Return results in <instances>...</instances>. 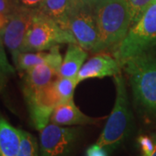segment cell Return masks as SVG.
I'll list each match as a JSON object with an SVG mask.
<instances>
[{
  "instance_id": "6da1fadb",
  "label": "cell",
  "mask_w": 156,
  "mask_h": 156,
  "mask_svg": "<svg viewBox=\"0 0 156 156\" xmlns=\"http://www.w3.org/2000/svg\"><path fill=\"white\" fill-rule=\"evenodd\" d=\"M99 31L94 53L115 50L131 27V16L125 0H96L93 6Z\"/></svg>"
},
{
  "instance_id": "7a4b0ae2",
  "label": "cell",
  "mask_w": 156,
  "mask_h": 156,
  "mask_svg": "<svg viewBox=\"0 0 156 156\" xmlns=\"http://www.w3.org/2000/svg\"><path fill=\"white\" fill-rule=\"evenodd\" d=\"M136 107L146 116L156 118V56L146 52L123 65Z\"/></svg>"
},
{
  "instance_id": "3957f363",
  "label": "cell",
  "mask_w": 156,
  "mask_h": 156,
  "mask_svg": "<svg viewBox=\"0 0 156 156\" xmlns=\"http://www.w3.org/2000/svg\"><path fill=\"white\" fill-rule=\"evenodd\" d=\"M116 97L114 108L96 143L108 152L122 145L133 131V115L128 98L125 81L121 74L114 76Z\"/></svg>"
},
{
  "instance_id": "277c9868",
  "label": "cell",
  "mask_w": 156,
  "mask_h": 156,
  "mask_svg": "<svg viewBox=\"0 0 156 156\" xmlns=\"http://www.w3.org/2000/svg\"><path fill=\"white\" fill-rule=\"evenodd\" d=\"M156 45V0H152L142 16L134 23L114 51L121 67L126 62L148 52Z\"/></svg>"
},
{
  "instance_id": "5b68a950",
  "label": "cell",
  "mask_w": 156,
  "mask_h": 156,
  "mask_svg": "<svg viewBox=\"0 0 156 156\" xmlns=\"http://www.w3.org/2000/svg\"><path fill=\"white\" fill-rule=\"evenodd\" d=\"M61 44H77L69 31L62 28L51 17L35 10L23 43L21 52L50 50Z\"/></svg>"
},
{
  "instance_id": "8992f818",
  "label": "cell",
  "mask_w": 156,
  "mask_h": 156,
  "mask_svg": "<svg viewBox=\"0 0 156 156\" xmlns=\"http://www.w3.org/2000/svg\"><path fill=\"white\" fill-rule=\"evenodd\" d=\"M23 91L30 121L35 128L40 131L48 125L55 108L62 102L56 89V79L44 87Z\"/></svg>"
},
{
  "instance_id": "52a82bcc",
  "label": "cell",
  "mask_w": 156,
  "mask_h": 156,
  "mask_svg": "<svg viewBox=\"0 0 156 156\" xmlns=\"http://www.w3.org/2000/svg\"><path fill=\"white\" fill-rule=\"evenodd\" d=\"M80 134V128L48 124L40 130V156H69Z\"/></svg>"
},
{
  "instance_id": "ba28073f",
  "label": "cell",
  "mask_w": 156,
  "mask_h": 156,
  "mask_svg": "<svg viewBox=\"0 0 156 156\" xmlns=\"http://www.w3.org/2000/svg\"><path fill=\"white\" fill-rule=\"evenodd\" d=\"M93 5L75 7L69 15V31L84 50L95 52L99 44V31Z\"/></svg>"
},
{
  "instance_id": "9c48e42d",
  "label": "cell",
  "mask_w": 156,
  "mask_h": 156,
  "mask_svg": "<svg viewBox=\"0 0 156 156\" xmlns=\"http://www.w3.org/2000/svg\"><path fill=\"white\" fill-rule=\"evenodd\" d=\"M33 11L21 6H17L9 15V21L2 31L4 44L10 51L14 63L21 53L23 43L31 21Z\"/></svg>"
},
{
  "instance_id": "30bf717a",
  "label": "cell",
  "mask_w": 156,
  "mask_h": 156,
  "mask_svg": "<svg viewBox=\"0 0 156 156\" xmlns=\"http://www.w3.org/2000/svg\"><path fill=\"white\" fill-rule=\"evenodd\" d=\"M121 71V65L115 56L101 53L90 58L82 66L76 79L78 83L89 78L115 76Z\"/></svg>"
},
{
  "instance_id": "8fae6325",
  "label": "cell",
  "mask_w": 156,
  "mask_h": 156,
  "mask_svg": "<svg viewBox=\"0 0 156 156\" xmlns=\"http://www.w3.org/2000/svg\"><path fill=\"white\" fill-rule=\"evenodd\" d=\"M99 118H93L84 115L76 104L74 101L62 102L55 108L50 117L51 123L60 126H75L95 124L99 122Z\"/></svg>"
},
{
  "instance_id": "7c38bea8",
  "label": "cell",
  "mask_w": 156,
  "mask_h": 156,
  "mask_svg": "<svg viewBox=\"0 0 156 156\" xmlns=\"http://www.w3.org/2000/svg\"><path fill=\"white\" fill-rule=\"evenodd\" d=\"M74 7V0H44L38 10L55 20L63 30L69 31V20Z\"/></svg>"
},
{
  "instance_id": "4fadbf2b",
  "label": "cell",
  "mask_w": 156,
  "mask_h": 156,
  "mask_svg": "<svg viewBox=\"0 0 156 156\" xmlns=\"http://www.w3.org/2000/svg\"><path fill=\"white\" fill-rule=\"evenodd\" d=\"M21 139V129L15 128L0 116V156H17Z\"/></svg>"
},
{
  "instance_id": "5bb4252c",
  "label": "cell",
  "mask_w": 156,
  "mask_h": 156,
  "mask_svg": "<svg viewBox=\"0 0 156 156\" xmlns=\"http://www.w3.org/2000/svg\"><path fill=\"white\" fill-rule=\"evenodd\" d=\"M88 56L86 50L78 44H69L59 69L58 77H76Z\"/></svg>"
},
{
  "instance_id": "9a60e30c",
  "label": "cell",
  "mask_w": 156,
  "mask_h": 156,
  "mask_svg": "<svg viewBox=\"0 0 156 156\" xmlns=\"http://www.w3.org/2000/svg\"><path fill=\"white\" fill-rule=\"evenodd\" d=\"M58 77V73L47 63H41L24 71L23 89H34L44 87Z\"/></svg>"
},
{
  "instance_id": "2e32d148",
  "label": "cell",
  "mask_w": 156,
  "mask_h": 156,
  "mask_svg": "<svg viewBox=\"0 0 156 156\" xmlns=\"http://www.w3.org/2000/svg\"><path fill=\"white\" fill-rule=\"evenodd\" d=\"M50 60V52H21L15 62V66L19 71H26L29 69L41 63H47Z\"/></svg>"
},
{
  "instance_id": "e0dca14e",
  "label": "cell",
  "mask_w": 156,
  "mask_h": 156,
  "mask_svg": "<svg viewBox=\"0 0 156 156\" xmlns=\"http://www.w3.org/2000/svg\"><path fill=\"white\" fill-rule=\"evenodd\" d=\"M78 84L76 77H57L56 86L62 102L73 100V95L76 86Z\"/></svg>"
},
{
  "instance_id": "ac0fdd59",
  "label": "cell",
  "mask_w": 156,
  "mask_h": 156,
  "mask_svg": "<svg viewBox=\"0 0 156 156\" xmlns=\"http://www.w3.org/2000/svg\"><path fill=\"white\" fill-rule=\"evenodd\" d=\"M22 139L17 156H38V145L31 134L21 130Z\"/></svg>"
},
{
  "instance_id": "d6986e66",
  "label": "cell",
  "mask_w": 156,
  "mask_h": 156,
  "mask_svg": "<svg viewBox=\"0 0 156 156\" xmlns=\"http://www.w3.org/2000/svg\"><path fill=\"white\" fill-rule=\"evenodd\" d=\"M128 4L130 16H131V26L137 22L142 16L146 9L148 7L152 0H125Z\"/></svg>"
},
{
  "instance_id": "ffe728a7",
  "label": "cell",
  "mask_w": 156,
  "mask_h": 156,
  "mask_svg": "<svg viewBox=\"0 0 156 156\" xmlns=\"http://www.w3.org/2000/svg\"><path fill=\"white\" fill-rule=\"evenodd\" d=\"M4 46L5 44L2 38V32H0V74L7 79L15 73V69L11 66L8 61Z\"/></svg>"
},
{
  "instance_id": "44dd1931",
  "label": "cell",
  "mask_w": 156,
  "mask_h": 156,
  "mask_svg": "<svg viewBox=\"0 0 156 156\" xmlns=\"http://www.w3.org/2000/svg\"><path fill=\"white\" fill-rule=\"evenodd\" d=\"M137 141L141 149V156H151L154 150V146H155L153 136L140 135Z\"/></svg>"
},
{
  "instance_id": "7402d4cb",
  "label": "cell",
  "mask_w": 156,
  "mask_h": 156,
  "mask_svg": "<svg viewBox=\"0 0 156 156\" xmlns=\"http://www.w3.org/2000/svg\"><path fill=\"white\" fill-rule=\"evenodd\" d=\"M108 153L106 148L95 143L87 148L85 156H108Z\"/></svg>"
},
{
  "instance_id": "603a6c76",
  "label": "cell",
  "mask_w": 156,
  "mask_h": 156,
  "mask_svg": "<svg viewBox=\"0 0 156 156\" xmlns=\"http://www.w3.org/2000/svg\"><path fill=\"white\" fill-rule=\"evenodd\" d=\"M44 0H15L17 6H21L30 10H38Z\"/></svg>"
},
{
  "instance_id": "cb8c5ba5",
  "label": "cell",
  "mask_w": 156,
  "mask_h": 156,
  "mask_svg": "<svg viewBox=\"0 0 156 156\" xmlns=\"http://www.w3.org/2000/svg\"><path fill=\"white\" fill-rule=\"evenodd\" d=\"M17 5L15 0H0V12L5 15H10L15 10Z\"/></svg>"
},
{
  "instance_id": "d4e9b609",
  "label": "cell",
  "mask_w": 156,
  "mask_h": 156,
  "mask_svg": "<svg viewBox=\"0 0 156 156\" xmlns=\"http://www.w3.org/2000/svg\"><path fill=\"white\" fill-rule=\"evenodd\" d=\"M95 1L96 0H74V5H75V7L83 5H93Z\"/></svg>"
},
{
  "instance_id": "484cf974",
  "label": "cell",
  "mask_w": 156,
  "mask_h": 156,
  "mask_svg": "<svg viewBox=\"0 0 156 156\" xmlns=\"http://www.w3.org/2000/svg\"><path fill=\"white\" fill-rule=\"evenodd\" d=\"M8 21H9V15H5L0 12V32L4 30Z\"/></svg>"
},
{
  "instance_id": "4316f807",
  "label": "cell",
  "mask_w": 156,
  "mask_h": 156,
  "mask_svg": "<svg viewBox=\"0 0 156 156\" xmlns=\"http://www.w3.org/2000/svg\"><path fill=\"white\" fill-rule=\"evenodd\" d=\"M6 82V78H5L1 74H0V91H1V89L2 88L5 86V83Z\"/></svg>"
},
{
  "instance_id": "83f0119b",
  "label": "cell",
  "mask_w": 156,
  "mask_h": 156,
  "mask_svg": "<svg viewBox=\"0 0 156 156\" xmlns=\"http://www.w3.org/2000/svg\"><path fill=\"white\" fill-rule=\"evenodd\" d=\"M152 136H153V138H154V150L153 152V154H151V156H156V133L155 134H152Z\"/></svg>"
}]
</instances>
